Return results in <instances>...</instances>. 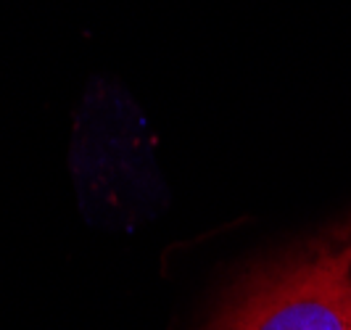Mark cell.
<instances>
[{"instance_id": "6da1fadb", "label": "cell", "mask_w": 351, "mask_h": 330, "mask_svg": "<svg viewBox=\"0 0 351 330\" xmlns=\"http://www.w3.org/2000/svg\"><path fill=\"white\" fill-rule=\"evenodd\" d=\"M209 330H351V217L251 272Z\"/></svg>"}]
</instances>
